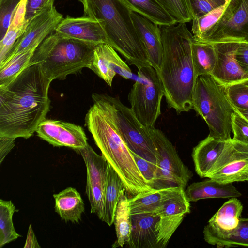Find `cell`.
Here are the masks:
<instances>
[{"instance_id": "obj_21", "label": "cell", "mask_w": 248, "mask_h": 248, "mask_svg": "<svg viewBox=\"0 0 248 248\" xmlns=\"http://www.w3.org/2000/svg\"><path fill=\"white\" fill-rule=\"evenodd\" d=\"M184 190L179 187L153 189L129 198L131 214H155L168 201L178 196Z\"/></svg>"}, {"instance_id": "obj_15", "label": "cell", "mask_w": 248, "mask_h": 248, "mask_svg": "<svg viewBox=\"0 0 248 248\" xmlns=\"http://www.w3.org/2000/svg\"><path fill=\"white\" fill-rule=\"evenodd\" d=\"M55 32L64 37L96 45L105 43L111 46L103 22L84 16L79 17L67 16L59 24Z\"/></svg>"}, {"instance_id": "obj_8", "label": "cell", "mask_w": 248, "mask_h": 248, "mask_svg": "<svg viewBox=\"0 0 248 248\" xmlns=\"http://www.w3.org/2000/svg\"><path fill=\"white\" fill-rule=\"evenodd\" d=\"M164 92L156 70L151 65L138 69V78L128 94L130 108L145 127H155L161 114Z\"/></svg>"}, {"instance_id": "obj_20", "label": "cell", "mask_w": 248, "mask_h": 248, "mask_svg": "<svg viewBox=\"0 0 248 248\" xmlns=\"http://www.w3.org/2000/svg\"><path fill=\"white\" fill-rule=\"evenodd\" d=\"M226 142L208 135L193 148L191 156L194 169L200 177H207L222 153Z\"/></svg>"}, {"instance_id": "obj_35", "label": "cell", "mask_w": 248, "mask_h": 248, "mask_svg": "<svg viewBox=\"0 0 248 248\" xmlns=\"http://www.w3.org/2000/svg\"><path fill=\"white\" fill-rule=\"evenodd\" d=\"M177 23H186L192 20V17L186 0H157Z\"/></svg>"}, {"instance_id": "obj_12", "label": "cell", "mask_w": 248, "mask_h": 248, "mask_svg": "<svg viewBox=\"0 0 248 248\" xmlns=\"http://www.w3.org/2000/svg\"><path fill=\"white\" fill-rule=\"evenodd\" d=\"M63 18L55 6L36 15L27 24L23 33L17 39L0 66L16 55L31 49H36L50 34Z\"/></svg>"}, {"instance_id": "obj_9", "label": "cell", "mask_w": 248, "mask_h": 248, "mask_svg": "<svg viewBox=\"0 0 248 248\" xmlns=\"http://www.w3.org/2000/svg\"><path fill=\"white\" fill-rule=\"evenodd\" d=\"M155 149L157 169L154 189L179 187L185 189L193 173L183 162L175 147L160 130L148 128Z\"/></svg>"}, {"instance_id": "obj_40", "label": "cell", "mask_w": 248, "mask_h": 248, "mask_svg": "<svg viewBox=\"0 0 248 248\" xmlns=\"http://www.w3.org/2000/svg\"><path fill=\"white\" fill-rule=\"evenodd\" d=\"M131 153L139 169L152 187L156 177L157 164L143 158L132 151Z\"/></svg>"}, {"instance_id": "obj_34", "label": "cell", "mask_w": 248, "mask_h": 248, "mask_svg": "<svg viewBox=\"0 0 248 248\" xmlns=\"http://www.w3.org/2000/svg\"><path fill=\"white\" fill-rule=\"evenodd\" d=\"M226 4L204 15L192 19L191 31L194 38H200L218 20L223 12Z\"/></svg>"}, {"instance_id": "obj_42", "label": "cell", "mask_w": 248, "mask_h": 248, "mask_svg": "<svg viewBox=\"0 0 248 248\" xmlns=\"http://www.w3.org/2000/svg\"><path fill=\"white\" fill-rule=\"evenodd\" d=\"M235 58L240 67L248 77V43H239Z\"/></svg>"}, {"instance_id": "obj_17", "label": "cell", "mask_w": 248, "mask_h": 248, "mask_svg": "<svg viewBox=\"0 0 248 248\" xmlns=\"http://www.w3.org/2000/svg\"><path fill=\"white\" fill-rule=\"evenodd\" d=\"M216 63L211 75L224 86L248 80L235 58L237 42L213 43Z\"/></svg>"}, {"instance_id": "obj_2", "label": "cell", "mask_w": 248, "mask_h": 248, "mask_svg": "<svg viewBox=\"0 0 248 248\" xmlns=\"http://www.w3.org/2000/svg\"><path fill=\"white\" fill-rule=\"evenodd\" d=\"M160 28L164 52L158 74L168 107L178 114L189 111L197 79L192 59L193 36L185 23Z\"/></svg>"}, {"instance_id": "obj_3", "label": "cell", "mask_w": 248, "mask_h": 248, "mask_svg": "<svg viewBox=\"0 0 248 248\" xmlns=\"http://www.w3.org/2000/svg\"><path fill=\"white\" fill-rule=\"evenodd\" d=\"M85 117V125L102 155L120 176L131 197L153 189L137 166L131 150L120 135L98 93Z\"/></svg>"}, {"instance_id": "obj_31", "label": "cell", "mask_w": 248, "mask_h": 248, "mask_svg": "<svg viewBox=\"0 0 248 248\" xmlns=\"http://www.w3.org/2000/svg\"><path fill=\"white\" fill-rule=\"evenodd\" d=\"M36 49L20 53L0 66V88L8 85L26 67Z\"/></svg>"}, {"instance_id": "obj_28", "label": "cell", "mask_w": 248, "mask_h": 248, "mask_svg": "<svg viewBox=\"0 0 248 248\" xmlns=\"http://www.w3.org/2000/svg\"><path fill=\"white\" fill-rule=\"evenodd\" d=\"M135 12L160 26L175 25L176 21L157 0H122Z\"/></svg>"}, {"instance_id": "obj_18", "label": "cell", "mask_w": 248, "mask_h": 248, "mask_svg": "<svg viewBox=\"0 0 248 248\" xmlns=\"http://www.w3.org/2000/svg\"><path fill=\"white\" fill-rule=\"evenodd\" d=\"M131 16L137 32L145 48L149 62L159 73L164 52L160 26L134 11Z\"/></svg>"}, {"instance_id": "obj_41", "label": "cell", "mask_w": 248, "mask_h": 248, "mask_svg": "<svg viewBox=\"0 0 248 248\" xmlns=\"http://www.w3.org/2000/svg\"><path fill=\"white\" fill-rule=\"evenodd\" d=\"M56 0H26L25 20L28 23L33 17L54 7Z\"/></svg>"}, {"instance_id": "obj_6", "label": "cell", "mask_w": 248, "mask_h": 248, "mask_svg": "<svg viewBox=\"0 0 248 248\" xmlns=\"http://www.w3.org/2000/svg\"><path fill=\"white\" fill-rule=\"evenodd\" d=\"M193 109L206 123L211 136L227 141L232 138L234 108L230 102L225 86L211 75L199 76L192 94Z\"/></svg>"}, {"instance_id": "obj_27", "label": "cell", "mask_w": 248, "mask_h": 248, "mask_svg": "<svg viewBox=\"0 0 248 248\" xmlns=\"http://www.w3.org/2000/svg\"><path fill=\"white\" fill-rule=\"evenodd\" d=\"M124 188L122 180L108 163L101 221L111 226L114 223L115 213L121 191Z\"/></svg>"}, {"instance_id": "obj_10", "label": "cell", "mask_w": 248, "mask_h": 248, "mask_svg": "<svg viewBox=\"0 0 248 248\" xmlns=\"http://www.w3.org/2000/svg\"><path fill=\"white\" fill-rule=\"evenodd\" d=\"M194 39L212 44L248 43V0H228L218 20L200 38Z\"/></svg>"}, {"instance_id": "obj_1", "label": "cell", "mask_w": 248, "mask_h": 248, "mask_svg": "<svg viewBox=\"0 0 248 248\" xmlns=\"http://www.w3.org/2000/svg\"><path fill=\"white\" fill-rule=\"evenodd\" d=\"M51 81L35 64L0 88V136L16 139L33 136L49 111Z\"/></svg>"}, {"instance_id": "obj_5", "label": "cell", "mask_w": 248, "mask_h": 248, "mask_svg": "<svg viewBox=\"0 0 248 248\" xmlns=\"http://www.w3.org/2000/svg\"><path fill=\"white\" fill-rule=\"evenodd\" d=\"M96 45L53 32L36 48L29 65L39 64L51 81L63 80L70 74L89 68Z\"/></svg>"}, {"instance_id": "obj_4", "label": "cell", "mask_w": 248, "mask_h": 248, "mask_svg": "<svg viewBox=\"0 0 248 248\" xmlns=\"http://www.w3.org/2000/svg\"><path fill=\"white\" fill-rule=\"evenodd\" d=\"M84 16L103 22L111 46L129 63L140 69L150 66L145 48L132 17V10L122 0H78Z\"/></svg>"}, {"instance_id": "obj_13", "label": "cell", "mask_w": 248, "mask_h": 248, "mask_svg": "<svg viewBox=\"0 0 248 248\" xmlns=\"http://www.w3.org/2000/svg\"><path fill=\"white\" fill-rule=\"evenodd\" d=\"M78 151L87 169L86 193L90 203L91 213L95 214L101 220L108 163L88 144Z\"/></svg>"}, {"instance_id": "obj_11", "label": "cell", "mask_w": 248, "mask_h": 248, "mask_svg": "<svg viewBox=\"0 0 248 248\" xmlns=\"http://www.w3.org/2000/svg\"><path fill=\"white\" fill-rule=\"evenodd\" d=\"M207 178L224 184L248 182V144L227 140Z\"/></svg>"}, {"instance_id": "obj_22", "label": "cell", "mask_w": 248, "mask_h": 248, "mask_svg": "<svg viewBox=\"0 0 248 248\" xmlns=\"http://www.w3.org/2000/svg\"><path fill=\"white\" fill-rule=\"evenodd\" d=\"M185 194L189 202L210 198L230 199L241 196L232 183H221L211 178L191 184L185 190Z\"/></svg>"}, {"instance_id": "obj_33", "label": "cell", "mask_w": 248, "mask_h": 248, "mask_svg": "<svg viewBox=\"0 0 248 248\" xmlns=\"http://www.w3.org/2000/svg\"><path fill=\"white\" fill-rule=\"evenodd\" d=\"M227 96L236 109H248V80L225 86Z\"/></svg>"}, {"instance_id": "obj_24", "label": "cell", "mask_w": 248, "mask_h": 248, "mask_svg": "<svg viewBox=\"0 0 248 248\" xmlns=\"http://www.w3.org/2000/svg\"><path fill=\"white\" fill-rule=\"evenodd\" d=\"M203 232L205 241L218 248L248 247V218H240L238 226L230 232L216 231L206 225Z\"/></svg>"}, {"instance_id": "obj_7", "label": "cell", "mask_w": 248, "mask_h": 248, "mask_svg": "<svg viewBox=\"0 0 248 248\" xmlns=\"http://www.w3.org/2000/svg\"><path fill=\"white\" fill-rule=\"evenodd\" d=\"M98 94L129 149L143 158L157 164L148 128L138 121L131 108L124 105L119 97Z\"/></svg>"}, {"instance_id": "obj_39", "label": "cell", "mask_w": 248, "mask_h": 248, "mask_svg": "<svg viewBox=\"0 0 248 248\" xmlns=\"http://www.w3.org/2000/svg\"><path fill=\"white\" fill-rule=\"evenodd\" d=\"M25 29H17L9 26L0 42V64L4 61L11 48Z\"/></svg>"}, {"instance_id": "obj_38", "label": "cell", "mask_w": 248, "mask_h": 248, "mask_svg": "<svg viewBox=\"0 0 248 248\" xmlns=\"http://www.w3.org/2000/svg\"><path fill=\"white\" fill-rule=\"evenodd\" d=\"M232 139L248 144V120L235 111L232 118Z\"/></svg>"}, {"instance_id": "obj_36", "label": "cell", "mask_w": 248, "mask_h": 248, "mask_svg": "<svg viewBox=\"0 0 248 248\" xmlns=\"http://www.w3.org/2000/svg\"><path fill=\"white\" fill-rule=\"evenodd\" d=\"M228 0H186L192 19L225 4Z\"/></svg>"}, {"instance_id": "obj_32", "label": "cell", "mask_w": 248, "mask_h": 248, "mask_svg": "<svg viewBox=\"0 0 248 248\" xmlns=\"http://www.w3.org/2000/svg\"><path fill=\"white\" fill-rule=\"evenodd\" d=\"M16 211L11 201L0 200V248L21 235L16 232L13 222V216Z\"/></svg>"}, {"instance_id": "obj_45", "label": "cell", "mask_w": 248, "mask_h": 248, "mask_svg": "<svg viewBox=\"0 0 248 248\" xmlns=\"http://www.w3.org/2000/svg\"><path fill=\"white\" fill-rule=\"evenodd\" d=\"M234 110L237 113L240 114L245 118L248 120V109L245 110H240V109H236L234 108Z\"/></svg>"}, {"instance_id": "obj_14", "label": "cell", "mask_w": 248, "mask_h": 248, "mask_svg": "<svg viewBox=\"0 0 248 248\" xmlns=\"http://www.w3.org/2000/svg\"><path fill=\"white\" fill-rule=\"evenodd\" d=\"M36 132L40 138L55 147L65 146L78 151L88 144L82 127L61 120L46 119L39 125Z\"/></svg>"}, {"instance_id": "obj_16", "label": "cell", "mask_w": 248, "mask_h": 248, "mask_svg": "<svg viewBox=\"0 0 248 248\" xmlns=\"http://www.w3.org/2000/svg\"><path fill=\"white\" fill-rule=\"evenodd\" d=\"M115 50L107 44L97 45L94 49L89 67L110 87L117 74L126 79L133 76L130 68Z\"/></svg>"}, {"instance_id": "obj_23", "label": "cell", "mask_w": 248, "mask_h": 248, "mask_svg": "<svg viewBox=\"0 0 248 248\" xmlns=\"http://www.w3.org/2000/svg\"><path fill=\"white\" fill-rule=\"evenodd\" d=\"M53 197L55 211L62 220L74 223L80 221L85 205L80 194L75 188L68 187L53 194Z\"/></svg>"}, {"instance_id": "obj_37", "label": "cell", "mask_w": 248, "mask_h": 248, "mask_svg": "<svg viewBox=\"0 0 248 248\" xmlns=\"http://www.w3.org/2000/svg\"><path fill=\"white\" fill-rule=\"evenodd\" d=\"M21 0H0V37L5 36L12 16Z\"/></svg>"}, {"instance_id": "obj_25", "label": "cell", "mask_w": 248, "mask_h": 248, "mask_svg": "<svg viewBox=\"0 0 248 248\" xmlns=\"http://www.w3.org/2000/svg\"><path fill=\"white\" fill-rule=\"evenodd\" d=\"M155 214L159 217L156 225L158 248H165L187 214L178 208L167 206L161 207Z\"/></svg>"}, {"instance_id": "obj_43", "label": "cell", "mask_w": 248, "mask_h": 248, "mask_svg": "<svg viewBox=\"0 0 248 248\" xmlns=\"http://www.w3.org/2000/svg\"><path fill=\"white\" fill-rule=\"evenodd\" d=\"M15 139L0 136V163L15 146Z\"/></svg>"}, {"instance_id": "obj_44", "label": "cell", "mask_w": 248, "mask_h": 248, "mask_svg": "<svg viewBox=\"0 0 248 248\" xmlns=\"http://www.w3.org/2000/svg\"><path fill=\"white\" fill-rule=\"evenodd\" d=\"M24 248H40L32 229L31 224L29 225L26 241Z\"/></svg>"}, {"instance_id": "obj_29", "label": "cell", "mask_w": 248, "mask_h": 248, "mask_svg": "<svg viewBox=\"0 0 248 248\" xmlns=\"http://www.w3.org/2000/svg\"><path fill=\"white\" fill-rule=\"evenodd\" d=\"M193 65L196 78L202 75H211L216 63V54L213 44L195 40L191 43Z\"/></svg>"}, {"instance_id": "obj_30", "label": "cell", "mask_w": 248, "mask_h": 248, "mask_svg": "<svg viewBox=\"0 0 248 248\" xmlns=\"http://www.w3.org/2000/svg\"><path fill=\"white\" fill-rule=\"evenodd\" d=\"M127 195L124 188L121 191L113 223L117 236L116 244L121 247L128 242L132 227L131 214Z\"/></svg>"}, {"instance_id": "obj_19", "label": "cell", "mask_w": 248, "mask_h": 248, "mask_svg": "<svg viewBox=\"0 0 248 248\" xmlns=\"http://www.w3.org/2000/svg\"><path fill=\"white\" fill-rule=\"evenodd\" d=\"M159 217L155 214L131 215L132 227L127 244L130 248H158L156 223Z\"/></svg>"}, {"instance_id": "obj_26", "label": "cell", "mask_w": 248, "mask_h": 248, "mask_svg": "<svg viewBox=\"0 0 248 248\" xmlns=\"http://www.w3.org/2000/svg\"><path fill=\"white\" fill-rule=\"evenodd\" d=\"M243 208L241 202L237 198H230L212 216L206 225L218 232L232 231L239 224Z\"/></svg>"}]
</instances>
